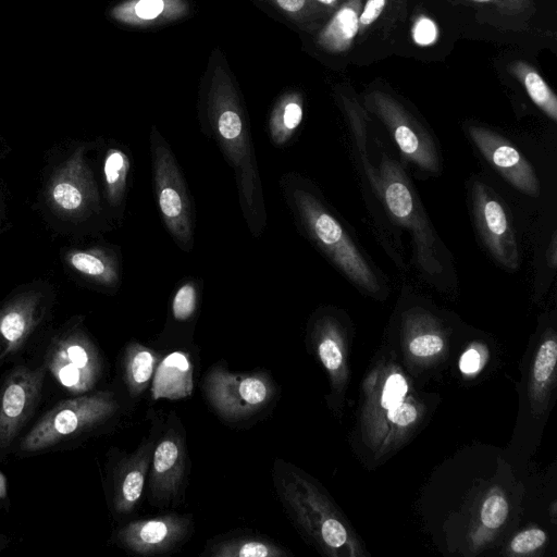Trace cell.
I'll list each match as a JSON object with an SVG mask.
<instances>
[{"label": "cell", "instance_id": "cell-35", "mask_svg": "<svg viewBox=\"0 0 557 557\" xmlns=\"http://www.w3.org/2000/svg\"><path fill=\"white\" fill-rule=\"evenodd\" d=\"M412 37L416 44L430 46L437 39V27L429 17L420 16L413 25Z\"/></svg>", "mask_w": 557, "mask_h": 557}, {"label": "cell", "instance_id": "cell-15", "mask_svg": "<svg viewBox=\"0 0 557 557\" xmlns=\"http://www.w3.org/2000/svg\"><path fill=\"white\" fill-rule=\"evenodd\" d=\"M151 445L143 446L135 455L124 460L114 479L113 505L119 513H127L139 500L148 470Z\"/></svg>", "mask_w": 557, "mask_h": 557}, {"label": "cell", "instance_id": "cell-41", "mask_svg": "<svg viewBox=\"0 0 557 557\" xmlns=\"http://www.w3.org/2000/svg\"><path fill=\"white\" fill-rule=\"evenodd\" d=\"M7 494H8L7 478L0 471V499H4L7 497Z\"/></svg>", "mask_w": 557, "mask_h": 557}, {"label": "cell", "instance_id": "cell-21", "mask_svg": "<svg viewBox=\"0 0 557 557\" xmlns=\"http://www.w3.org/2000/svg\"><path fill=\"white\" fill-rule=\"evenodd\" d=\"M30 326L29 314L18 309H11L0 317V361L21 347Z\"/></svg>", "mask_w": 557, "mask_h": 557}, {"label": "cell", "instance_id": "cell-14", "mask_svg": "<svg viewBox=\"0 0 557 557\" xmlns=\"http://www.w3.org/2000/svg\"><path fill=\"white\" fill-rule=\"evenodd\" d=\"M184 447L180 437L169 432L157 445L152 456L150 488L160 499L176 495L184 471Z\"/></svg>", "mask_w": 557, "mask_h": 557}, {"label": "cell", "instance_id": "cell-19", "mask_svg": "<svg viewBox=\"0 0 557 557\" xmlns=\"http://www.w3.org/2000/svg\"><path fill=\"white\" fill-rule=\"evenodd\" d=\"M523 85L530 99L550 120L557 121V97L543 77L531 65L524 62H516L509 70Z\"/></svg>", "mask_w": 557, "mask_h": 557}, {"label": "cell", "instance_id": "cell-27", "mask_svg": "<svg viewBox=\"0 0 557 557\" xmlns=\"http://www.w3.org/2000/svg\"><path fill=\"white\" fill-rule=\"evenodd\" d=\"M508 505L503 496L492 495L485 499L481 509V520L490 529L500 527L506 520Z\"/></svg>", "mask_w": 557, "mask_h": 557}, {"label": "cell", "instance_id": "cell-12", "mask_svg": "<svg viewBox=\"0 0 557 557\" xmlns=\"http://www.w3.org/2000/svg\"><path fill=\"white\" fill-rule=\"evenodd\" d=\"M188 521L175 515L135 521L119 531V541L128 549L144 555L172 548L187 534Z\"/></svg>", "mask_w": 557, "mask_h": 557}, {"label": "cell", "instance_id": "cell-10", "mask_svg": "<svg viewBox=\"0 0 557 557\" xmlns=\"http://www.w3.org/2000/svg\"><path fill=\"white\" fill-rule=\"evenodd\" d=\"M473 215L479 233L491 255L504 267L516 270L519 252L505 208L483 183L472 186Z\"/></svg>", "mask_w": 557, "mask_h": 557}, {"label": "cell", "instance_id": "cell-42", "mask_svg": "<svg viewBox=\"0 0 557 557\" xmlns=\"http://www.w3.org/2000/svg\"><path fill=\"white\" fill-rule=\"evenodd\" d=\"M323 5L334 8L337 5L338 0H314Z\"/></svg>", "mask_w": 557, "mask_h": 557}, {"label": "cell", "instance_id": "cell-16", "mask_svg": "<svg viewBox=\"0 0 557 557\" xmlns=\"http://www.w3.org/2000/svg\"><path fill=\"white\" fill-rule=\"evenodd\" d=\"M193 389V368L188 356L181 351L168 355L158 366L153 377L152 396L178 399L186 397Z\"/></svg>", "mask_w": 557, "mask_h": 557}, {"label": "cell", "instance_id": "cell-39", "mask_svg": "<svg viewBox=\"0 0 557 557\" xmlns=\"http://www.w3.org/2000/svg\"><path fill=\"white\" fill-rule=\"evenodd\" d=\"M480 367V355L475 349H468L461 357L460 370L463 373H474Z\"/></svg>", "mask_w": 557, "mask_h": 557}, {"label": "cell", "instance_id": "cell-37", "mask_svg": "<svg viewBox=\"0 0 557 557\" xmlns=\"http://www.w3.org/2000/svg\"><path fill=\"white\" fill-rule=\"evenodd\" d=\"M387 417L393 423L406 426L416 420L417 410L412 405L401 401L388 409Z\"/></svg>", "mask_w": 557, "mask_h": 557}, {"label": "cell", "instance_id": "cell-32", "mask_svg": "<svg viewBox=\"0 0 557 557\" xmlns=\"http://www.w3.org/2000/svg\"><path fill=\"white\" fill-rule=\"evenodd\" d=\"M546 535L542 530L533 529L519 533L511 542V549L516 553H529L543 545Z\"/></svg>", "mask_w": 557, "mask_h": 557}, {"label": "cell", "instance_id": "cell-36", "mask_svg": "<svg viewBox=\"0 0 557 557\" xmlns=\"http://www.w3.org/2000/svg\"><path fill=\"white\" fill-rule=\"evenodd\" d=\"M472 2L491 4L503 14L517 15L533 7V0H469Z\"/></svg>", "mask_w": 557, "mask_h": 557}, {"label": "cell", "instance_id": "cell-7", "mask_svg": "<svg viewBox=\"0 0 557 557\" xmlns=\"http://www.w3.org/2000/svg\"><path fill=\"white\" fill-rule=\"evenodd\" d=\"M46 366L36 369L17 367L0 388V451L15 440L39 400Z\"/></svg>", "mask_w": 557, "mask_h": 557}, {"label": "cell", "instance_id": "cell-4", "mask_svg": "<svg viewBox=\"0 0 557 557\" xmlns=\"http://www.w3.org/2000/svg\"><path fill=\"white\" fill-rule=\"evenodd\" d=\"M379 170L377 186L385 206L394 221L410 231L420 267L431 275L442 273L433 231L403 169L384 157Z\"/></svg>", "mask_w": 557, "mask_h": 557}, {"label": "cell", "instance_id": "cell-23", "mask_svg": "<svg viewBox=\"0 0 557 557\" xmlns=\"http://www.w3.org/2000/svg\"><path fill=\"white\" fill-rule=\"evenodd\" d=\"M104 177L113 198L120 197L125 188L126 177L129 170L127 156L119 150L109 151L104 161Z\"/></svg>", "mask_w": 557, "mask_h": 557}, {"label": "cell", "instance_id": "cell-13", "mask_svg": "<svg viewBox=\"0 0 557 557\" xmlns=\"http://www.w3.org/2000/svg\"><path fill=\"white\" fill-rule=\"evenodd\" d=\"M189 13L187 0H124L110 10L115 22L129 27H156L165 25Z\"/></svg>", "mask_w": 557, "mask_h": 557}, {"label": "cell", "instance_id": "cell-25", "mask_svg": "<svg viewBox=\"0 0 557 557\" xmlns=\"http://www.w3.org/2000/svg\"><path fill=\"white\" fill-rule=\"evenodd\" d=\"M557 344L554 339H546L539 348L535 357L533 374L537 382L546 381L556 364Z\"/></svg>", "mask_w": 557, "mask_h": 557}, {"label": "cell", "instance_id": "cell-11", "mask_svg": "<svg viewBox=\"0 0 557 557\" xmlns=\"http://www.w3.org/2000/svg\"><path fill=\"white\" fill-rule=\"evenodd\" d=\"M469 135L484 158L517 189L537 196L540 184L528 160L499 134L483 127L471 125Z\"/></svg>", "mask_w": 557, "mask_h": 557}, {"label": "cell", "instance_id": "cell-38", "mask_svg": "<svg viewBox=\"0 0 557 557\" xmlns=\"http://www.w3.org/2000/svg\"><path fill=\"white\" fill-rule=\"evenodd\" d=\"M386 0H368L359 15V32L368 28L381 15Z\"/></svg>", "mask_w": 557, "mask_h": 557}, {"label": "cell", "instance_id": "cell-31", "mask_svg": "<svg viewBox=\"0 0 557 557\" xmlns=\"http://www.w3.org/2000/svg\"><path fill=\"white\" fill-rule=\"evenodd\" d=\"M443 348V341L435 334H422L413 337L409 344L410 351L418 357L435 355Z\"/></svg>", "mask_w": 557, "mask_h": 557}, {"label": "cell", "instance_id": "cell-5", "mask_svg": "<svg viewBox=\"0 0 557 557\" xmlns=\"http://www.w3.org/2000/svg\"><path fill=\"white\" fill-rule=\"evenodd\" d=\"M156 199L162 220L183 249L193 246L191 205L181 169L171 148L153 129L150 136Z\"/></svg>", "mask_w": 557, "mask_h": 557}, {"label": "cell", "instance_id": "cell-33", "mask_svg": "<svg viewBox=\"0 0 557 557\" xmlns=\"http://www.w3.org/2000/svg\"><path fill=\"white\" fill-rule=\"evenodd\" d=\"M52 196L60 207L67 210L78 208L83 199L81 191L72 184L65 182L55 185Z\"/></svg>", "mask_w": 557, "mask_h": 557}, {"label": "cell", "instance_id": "cell-28", "mask_svg": "<svg viewBox=\"0 0 557 557\" xmlns=\"http://www.w3.org/2000/svg\"><path fill=\"white\" fill-rule=\"evenodd\" d=\"M271 2L287 17L304 22L317 9L313 0H271Z\"/></svg>", "mask_w": 557, "mask_h": 557}, {"label": "cell", "instance_id": "cell-29", "mask_svg": "<svg viewBox=\"0 0 557 557\" xmlns=\"http://www.w3.org/2000/svg\"><path fill=\"white\" fill-rule=\"evenodd\" d=\"M407 393V383L405 379L394 373L388 376L383 388L381 404L384 408L389 409L391 407L403 401Z\"/></svg>", "mask_w": 557, "mask_h": 557}, {"label": "cell", "instance_id": "cell-18", "mask_svg": "<svg viewBox=\"0 0 557 557\" xmlns=\"http://www.w3.org/2000/svg\"><path fill=\"white\" fill-rule=\"evenodd\" d=\"M304 115L302 98L298 92L284 94L273 107L269 119V133L276 146L286 145L299 127Z\"/></svg>", "mask_w": 557, "mask_h": 557}, {"label": "cell", "instance_id": "cell-3", "mask_svg": "<svg viewBox=\"0 0 557 557\" xmlns=\"http://www.w3.org/2000/svg\"><path fill=\"white\" fill-rule=\"evenodd\" d=\"M113 395L97 392L57 404L27 432L20 443L23 453H37L90 430L117 409Z\"/></svg>", "mask_w": 557, "mask_h": 557}, {"label": "cell", "instance_id": "cell-9", "mask_svg": "<svg viewBox=\"0 0 557 557\" xmlns=\"http://www.w3.org/2000/svg\"><path fill=\"white\" fill-rule=\"evenodd\" d=\"M46 368L72 394L89 392L101 372L95 346L79 334L57 342L47 352Z\"/></svg>", "mask_w": 557, "mask_h": 557}, {"label": "cell", "instance_id": "cell-17", "mask_svg": "<svg viewBox=\"0 0 557 557\" xmlns=\"http://www.w3.org/2000/svg\"><path fill=\"white\" fill-rule=\"evenodd\" d=\"M361 0H347L318 35V45L331 53L347 51L359 33Z\"/></svg>", "mask_w": 557, "mask_h": 557}, {"label": "cell", "instance_id": "cell-22", "mask_svg": "<svg viewBox=\"0 0 557 557\" xmlns=\"http://www.w3.org/2000/svg\"><path fill=\"white\" fill-rule=\"evenodd\" d=\"M211 555L215 557H280L286 554L267 541L237 539L220 543L212 549Z\"/></svg>", "mask_w": 557, "mask_h": 557}, {"label": "cell", "instance_id": "cell-34", "mask_svg": "<svg viewBox=\"0 0 557 557\" xmlns=\"http://www.w3.org/2000/svg\"><path fill=\"white\" fill-rule=\"evenodd\" d=\"M322 540L330 547H341L347 539V533L344 525L336 519L329 518L321 525Z\"/></svg>", "mask_w": 557, "mask_h": 557}, {"label": "cell", "instance_id": "cell-2", "mask_svg": "<svg viewBox=\"0 0 557 557\" xmlns=\"http://www.w3.org/2000/svg\"><path fill=\"white\" fill-rule=\"evenodd\" d=\"M286 198L311 239L331 261L356 285L376 293L379 281L341 223L320 199L304 185H292Z\"/></svg>", "mask_w": 557, "mask_h": 557}, {"label": "cell", "instance_id": "cell-8", "mask_svg": "<svg viewBox=\"0 0 557 557\" xmlns=\"http://www.w3.org/2000/svg\"><path fill=\"white\" fill-rule=\"evenodd\" d=\"M373 111L389 129L401 153L424 171L440 170L438 157L428 133L391 96L374 91L369 97Z\"/></svg>", "mask_w": 557, "mask_h": 557}, {"label": "cell", "instance_id": "cell-40", "mask_svg": "<svg viewBox=\"0 0 557 557\" xmlns=\"http://www.w3.org/2000/svg\"><path fill=\"white\" fill-rule=\"evenodd\" d=\"M556 249H557L556 236L554 235L552 243L549 245V248H548V253H547V256H548L547 260L552 268L556 267V258H557Z\"/></svg>", "mask_w": 557, "mask_h": 557}, {"label": "cell", "instance_id": "cell-24", "mask_svg": "<svg viewBox=\"0 0 557 557\" xmlns=\"http://www.w3.org/2000/svg\"><path fill=\"white\" fill-rule=\"evenodd\" d=\"M197 296V286L194 282L183 283L175 292L172 300L173 317L178 321L189 319L196 311Z\"/></svg>", "mask_w": 557, "mask_h": 557}, {"label": "cell", "instance_id": "cell-26", "mask_svg": "<svg viewBox=\"0 0 557 557\" xmlns=\"http://www.w3.org/2000/svg\"><path fill=\"white\" fill-rule=\"evenodd\" d=\"M71 262L76 270L91 276H99L109 280L114 275L107 262H104L100 257L88 252L74 253L71 258Z\"/></svg>", "mask_w": 557, "mask_h": 557}, {"label": "cell", "instance_id": "cell-30", "mask_svg": "<svg viewBox=\"0 0 557 557\" xmlns=\"http://www.w3.org/2000/svg\"><path fill=\"white\" fill-rule=\"evenodd\" d=\"M319 356L329 371H335L342 364V351L337 342L332 336L321 338L318 346Z\"/></svg>", "mask_w": 557, "mask_h": 557}, {"label": "cell", "instance_id": "cell-1", "mask_svg": "<svg viewBox=\"0 0 557 557\" xmlns=\"http://www.w3.org/2000/svg\"><path fill=\"white\" fill-rule=\"evenodd\" d=\"M207 104L213 137L235 173L243 215L259 236L267 219L261 180L246 113L222 64L213 71Z\"/></svg>", "mask_w": 557, "mask_h": 557}, {"label": "cell", "instance_id": "cell-6", "mask_svg": "<svg viewBox=\"0 0 557 557\" xmlns=\"http://www.w3.org/2000/svg\"><path fill=\"white\" fill-rule=\"evenodd\" d=\"M206 393L221 416L238 420L263 408L273 389L263 375L232 373L216 367L207 375Z\"/></svg>", "mask_w": 557, "mask_h": 557}, {"label": "cell", "instance_id": "cell-20", "mask_svg": "<svg viewBox=\"0 0 557 557\" xmlns=\"http://www.w3.org/2000/svg\"><path fill=\"white\" fill-rule=\"evenodd\" d=\"M157 357L152 350L138 344H131L124 356V379L132 395H138L152 377Z\"/></svg>", "mask_w": 557, "mask_h": 557}]
</instances>
